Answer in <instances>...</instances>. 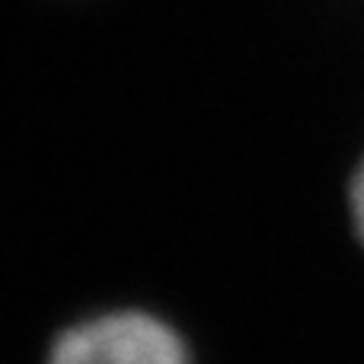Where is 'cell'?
Returning a JSON list of instances; mask_svg holds the SVG:
<instances>
[{"label":"cell","instance_id":"obj_1","mask_svg":"<svg viewBox=\"0 0 364 364\" xmlns=\"http://www.w3.org/2000/svg\"><path fill=\"white\" fill-rule=\"evenodd\" d=\"M48 364H192L186 339L144 310H109L68 326Z\"/></svg>","mask_w":364,"mask_h":364},{"label":"cell","instance_id":"obj_2","mask_svg":"<svg viewBox=\"0 0 364 364\" xmlns=\"http://www.w3.org/2000/svg\"><path fill=\"white\" fill-rule=\"evenodd\" d=\"M348 214H352L355 233H358V240L364 243V157L355 166L352 182H348Z\"/></svg>","mask_w":364,"mask_h":364}]
</instances>
